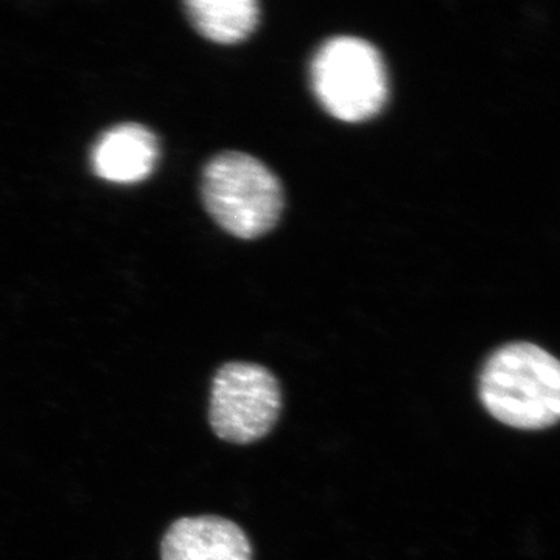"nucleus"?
Instances as JSON below:
<instances>
[{"instance_id":"f257e3e1","label":"nucleus","mask_w":560,"mask_h":560,"mask_svg":"<svg viewBox=\"0 0 560 560\" xmlns=\"http://www.w3.org/2000/svg\"><path fill=\"white\" fill-rule=\"evenodd\" d=\"M480 399L504 425L544 430L560 422V360L530 342L501 346L486 361Z\"/></svg>"},{"instance_id":"f03ea898","label":"nucleus","mask_w":560,"mask_h":560,"mask_svg":"<svg viewBox=\"0 0 560 560\" xmlns=\"http://www.w3.org/2000/svg\"><path fill=\"white\" fill-rule=\"evenodd\" d=\"M201 194L210 217L234 237H260L282 215L283 191L278 176L242 151H224L206 164Z\"/></svg>"},{"instance_id":"7ed1b4c3","label":"nucleus","mask_w":560,"mask_h":560,"mask_svg":"<svg viewBox=\"0 0 560 560\" xmlns=\"http://www.w3.org/2000/svg\"><path fill=\"white\" fill-rule=\"evenodd\" d=\"M313 92L324 109L342 121L370 120L388 101V70L377 47L357 36H334L316 50Z\"/></svg>"},{"instance_id":"20e7f679","label":"nucleus","mask_w":560,"mask_h":560,"mask_svg":"<svg viewBox=\"0 0 560 560\" xmlns=\"http://www.w3.org/2000/svg\"><path fill=\"white\" fill-rule=\"evenodd\" d=\"M280 407L282 394L275 375L260 364L235 361L213 378L210 427L220 440L250 444L270 433Z\"/></svg>"},{"instance_id":"39448f33","label":"nucleus","mask_w":560,"mask_h":560,"mask_svg":"<svg viewBox=\"0 0 560 560\" xmlns=\"http://www.w3.org/2000/svg\"><path fill=\"white\" fill-rule=\"evenodd\" d=\"M246 534L220 517H189L173 523L162 540V560H250Z\"/></svg>"},{"instance_id":"423d86ee","label":"nucleus","mask_w":560,"mask_h":560,"mask_svg":"<svg viewBox=\"0 0 560 560\" xmlns=\"http://www.w3.org/2000/svg\"><path fill=\"white\" fill-rule=\"evenodd\" d=\"M158 160L156 136L139 124H121L103 132L91 154L95 175L117 184L145 179L156 167Z\"/></svg>"},{"instance_id":"0eeeda50","label":"nucleus","mask_w":560,"mask_h":560,"mask_svg":"<svg viewBox=\"0 0 560 560\" xmlns=\"http://www.w3.org/2000/svg\"><path fill=\"white\" fill-rule=\"evenodd\" d=\"M184 7L194 27L213 43H238L259 24L256 0H190Z\"/></svg>"}]
</instances>
